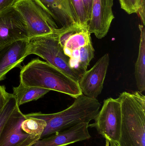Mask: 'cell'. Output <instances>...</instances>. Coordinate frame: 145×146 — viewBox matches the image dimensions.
<instances>
[{
    "instance_id": "cell-5",
    "label": "cell",
    "mask_w": 145,
    "mask_h": 146,
    "mask_svg": "<svg viewBox=\"0 0 145 146\" xmlns=\"http://www.w3.org/2000/svg\"><path fill=\"white\" fill-rule=\"evenodd\" d=\"M13 6L25 22L29 39L52 34L60 28L33 0H17Z\"/></svg>"
},
{
    "instance_id": "cell-20",
    "label": "cell",
    "mask_w": 145,
    "mask_h": 146,
    "mask_svg": "<svg viewBox=\"0 0 145 146\" xmlns=\"http://www.w3.org/2000/svg\"><path fill=\"white\" fill-rule=\"evenodd\" d=\"M77 23L80 25L88 26L87 15L83 0H70Z\"/></svg>"
},
{
    "instance_id": "cell-14",
    "label": "cell",
    "mask_w": 145,
    "mask_h": 146,
    "mask_svg": "<svg viewBox=\"0 0 145 146\" xmlns=\"http://www.w3.org/2000/svg\"><path fill=\"white\" fill-rule=\"evenodd\" d=\"M29 40L17 41L0 49V81L13 68H21V64L26 57Z\"/></svg>"
},
{
    "instance_id": "cell-10",
    "label": "cell",
    "mask_w": 145,
    "mask_h": 146,
    "mask_svg": "<svg viewBox=\"0 0 145 146\" xmlns=\"http://www.w3.org/2000/svg\"><path fill=\"white\" fill-rule=\"evenodd\" d=\"M114 0H93L88 29L91 34L101 39L109 31L115 16L112 11Z\"/></svg>"
},
{
    "instance_id": "cell-2",
    "label": "cell",
    "mask_w": 145,
    "mask_h": 146,
    "mask_svg": "<svg viewBox=\"0 0 145 146\" xmlns=\"http://www.w3.org/2000/svg\"><path fill=\"white\" fill-rule=\"evenodd\" d=\"M20 83L76 98L82 94L78 82L47 62L34 59L21 68Z\"/></svg>"
},
{
    "instance_id": "cell-1",
    "label": "cell",
    "mask_w": 145,
    "mask_h": 146,
    "mask_svg": "<svg viewBox=\"0 0 145 146\" xmlns=\"http://www.w3.org/2000/svg\"><path fill=\"white\" fill-rule=\"evenodd\" d=\"M100 107L101 104L97 99L90 98L81 94L75 98L71 106L62 111L53 114L36 112L25 116L42 119L46 122L47 126L41 139L79 123H89L94 120Z\"/></svg>"
},
{
    "instance_id": "cell-18",
    "label": "cell",
    "mask_w": 145,
    "mask_h": 146,
    "mask_svg": "<svg viewBox=\"0 0 145 146\" xmlns=\"http://www.w3.org/2000/svg\"><path fill=\"white\" fill-rule=\"evenodd\" d=\"M47 126L44 120L32 117H26L22 122L21 127L27 134L39 137L41 139L42 134Z\"/></svg>"
},
{
    "instance_id": "cell-21",
    "label": "cell",
    "mask_w": 145,
    "mask_h": 146,
    "mask_svg": "<svg viewBox=\"0 0 145 146\" xmlns=\"http://www.w3.org/2000/svg\"><path fill=\"white\" fill-rule=\"evenodd\" d=\"M121 8L129 14L137 13L140 0H119Z\"/></svg>"
},
{
    "instance_id": "cell-15",
    "label": "cell",
    "mask_w": 145,
    "mask_h": 146,
    "mask_svg": "<svg viewBox=\"0 0 145 146\" xmlns=\"http://www.w3.org/2000/svg\"><path fill=\"white\" fill-rule=\"evenodd\" d=\"M94 50L92 42L73 52L69 58L71 68L80 77L87 71L90 62L94 57Z\"/></svg>"
},
{
    "instance_id": "cell-6",
    "label": "cell",
    "mask_w": 145,
    "mask_h": 146,
    "mask_svg": "<svg viewBox=\"0 0 145 146\" xmlns=\"http://www.w3.org/2000/svg\"><path fill=\"white\" fill-rule=\"evenodd\" d=\"M94 121V123L89 124V127L95 128L110 143L117 144L121 125V110L119 99L109 98L105 100Z\"/></svg>"
},
{
    "instance_id": "cell-9",
    "label": "cell",
    "mask_w": 145,
    "mask_h": 146,
    "mask_svg": "<svg viewBox=\"0 0 145 146\" xmlns=\"http://www.w3.org/2000/svg\"><path fill=\"white\" fill-rule=\"evenodd\" d=\"M110 61L109 54H106L83 75L78 84L83 95L90 98L97 99L101 94Z\"/></svg>"
},
{
    "instance_id": "cell-17",
    "label": "cell",
    "mask_w": 145,
    "mask_h": 146,
    "mask_svg": "<svg viewBox=\"0 0 145 146\" xmlns=\"http://www.w3.org/2000/svg\"><path fill=\"white\" fill-rule=\"evenodd\" d=\"M13 95L18 106L31 101L37 100L50 91L40 88L24 86L21 83L18 86L13 88Z\"/></svg>"
},
{
    "instance_id": "cell-24",
    "label": "cell",
    "mask_w": 145,
    "mask_h": 146,
    "mask_svg": "<svg viewBox=\"0 0 145 146\" xmlns=\"http://www.w3.org/2000/svg\"><path fill=\"white\" fill-rule=\"evenodd\" d=\"M145 0H140L139 7L137 13L138 14L142 21V24L144 26L145 25Z\"/></svg>"
},
{
    "instance_id": "cell-11",
    "label": "cell",
    "mask_w": 145,
    "mask_h": 146,
    "mask_svg": "<svg viewBox=\"0 0 145 146\" xmlns=\"http://www.w3.org/2000/svg\"><path fill=\"white\" fill-rule=\"evenodd\" d=\"M56 33L60 46L69 58L74 51L92 42L88 26L74 24L59 28Z\"/></svg>"
},
{
    "instance_id": "cell-12",
    "label": "cell",
    "mask_w": 145,
    "mask_h": 146,
    "mask_svg": "<svg viewBox=\"0 0 145 146\" xmlns=\"http://www.w3.org/2000/svg\"><path fill=\"white\" fill-rule=\"evenodd\" d=\"M89 123H81L48 137L38 140L30 146H66L91 138Z\"/></svg>"
},
{
    "instance_id": "cell-26",
    "label": "cell",
    "mask_w": 145,
    "mask_h": 146,
    "mask_svg": "<svg viewBox=\"0 0 145 146\" xmlns=\"http://www.w3.org/2000/svg\"><path fill=\"white\" fill-rule=\"evenodd\" d=\"M106 146H110V141H109L108 140L106 139Z\"/></svg>"
},
{
    "instance_id": "cell-13",
    "label": "cell",
    "mask_w": 145,
    "mask_h": 146,
    "mask_svg": "<svg viewBox=\"0 0 145 146\" xmlns=\"http://www.w3.org/2000/svg\"><path fill=\"white\" fill-rule=\"evenodd\" d=\"M49 15L59 28L77 23L70 0H33Z\"/></svg>"
},
{
    "instance_id": "cell-8",
    "label": "cell",
    "mask_w": 145,
    "mask_h": 146,
    "mask_svg": "<svg viewBox=\"0 0 145 146\" xmlns=\"http://www.w3.org/2000/svg\"><path fill=\"white\" fill-rule=\"evenodd\" d=\"M26 118L17 106L0 135V146H30L40 139L22 130L21 123Z\"/></svg>"
},
{
    "instance_id": "cell-23",
    "label": "cell",
    "mask_w": 145,
    "mask_h": 146,
    "mask_svg": "<svg viewBox=\"0 0 145 146\" xmlns=\"http://www.w3.org/2000/svg\"><path fill=\"white\" fill-rule=\"evenodd\" d=\"M84 4V9L87 15L88 26L91 18L92 13V3L93 0H83Z\"/></svg>"
},
{
    "instance_id": "cell-3",
    "label": "cell",
    "mask_w": 145,
    "mask_h": 146,
    "mask_svg": "<svg viewBox=\"0 0 145 146\" xmlns=\"http://www.w3.org/2000/svg\"><path fill=\"white\" fill-rule=\"evenodd\" d=\"M121 103V125L117 146H145V96L140 91L123 92Z\"/></svg>"
},
{
    "instance_id": "cell-7",
    "label": "cell",
    "mask_w": 145,
    "mask_h": 146,
    "mask_svg": "<svg viewBox=\"0 0 145 146\" xmlns=\"http://www.w3.org/2000/svg\"><path fill=\"white\" fill-rule=\"evenodd\" d=\"M29 40L26 24L13 6L0 12V49L17 41Z\"/></svg>"
},
{
    "instance_id": "cell-16",
    "label": "cell",
    "mask_w": 145,
    "mask_h": 146,
    "mask_svg": "<svg viewBox=\"0 0 145 146\" xmlns=\"http://www.w3.org/2000/svg\"><path fill=\"white\" fill-rule=\"evenodd\" d=\"M140 31V41L138 56L135 65V75L136 85L139 91L142 92L145 90V31L144 26L139 25Z\"/></svg>"
},
{
    "instance_id": "cell-25",
    "label": "cell",
    "mask_w": 145,
    "mask_h": 146,
    "mask_svg": "<svg viewBox=\"0 0 145 146\" xmlns=\"http://www.w3.org/2000/svg\"><path fill=\"white\" fill-rule=\"evenodd\" d=\"M17 0H0V12L13 6Z\"/></svg>"
},
{
    "instance_id": "cell-4",
    "label": "cell",
    "mask_w": 145,
    "mask_h": 146,
    "mask_svg": "<svg viewBox=\"0 0 145 146\" xmlns=\"http://www.w3.org/2000/svg\"><path fill=\"white\" fill-rule=\"evenodd\" d=\"M56 32L50 35L29 39L26 56L35 54L78 82L81 77L71 68L69 57L65 54L58 40Z\"/></svg>"
},
{
    "instance_id": "cell-22",
    "label": "cell",
    "mask_w": 145,
    "mask_h": 146,
    "mask_svg": "<svg viewBox=\"0 0 145 146\" xmlns=\"http://www.w3.org/2000/svg\"><path fill=\"white\" fill-rule=\"evenodd\" d=\"M12 94L6 91L4 86H0V111L2 110Z\"/></svg>"
},
{
    "instance_id": "cell-19",
    "label": "cell",
    "mask_w": 145,
    "mask_h": 146,
    "mask_svg": "<svg viewBox=\"0 0 145 146\" xmlns=\"http://www.w3.org/2000/svg\"><path fill=\"white\" fill-rule=\"evenodd\" d=\"M17 106L16 100L12 94L2 110L0 111V135Z\"/></svg>"
},
{
    "instance_id": "cell-27",
    "label": "cell",
    "mask_w": 145,
    "mask_h": 146,
    "mask_svg": "<svg viewBox=\"0 0 145 146\" xmlns=\"http://www.w3.org/2000/svg\"><path fill=\"white\" fill-rule=\"evenodd\" d=\"M111 146H117V145L116 143H113V142H111Z\"/></svg>"
}]
</instances>
